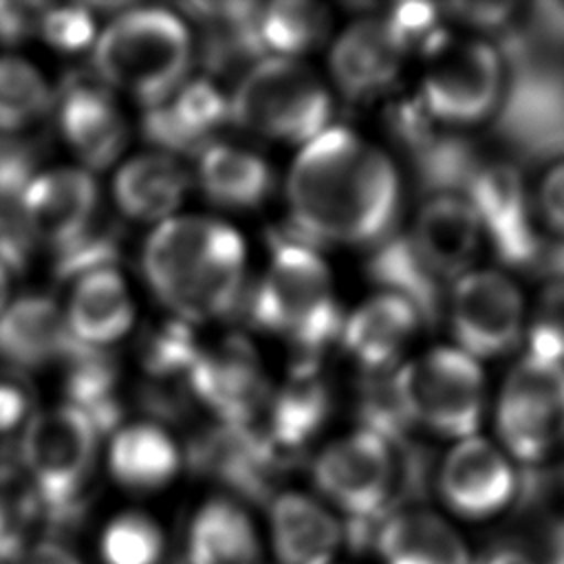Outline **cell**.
Segmentation results:
<instances>
[{
  "instance_id": "1",
  "label": "cell",
  "mask_w": 564,
  "mask_h": 564,
  "mask_svg": "<svg viewBox=\"0 0 564 564\" xmlns=\"http://www.w3.org/2000/svg\"><path fill=\"white\" fill-rule=\"evenodd\" d=\"M289 203V229L311 247L377 245L399 209V176L381 150L346 128H326L295 159Z\"/></svg>"
},
{
  "instance_id": "16",
  "label": "cell",
  "mask_w": 564,
  "mask_h": 564,
  "mask_svg": "<svg viewBox=\"0 0 564 564\" xmlns=\"http://www.w3.org/2000/svg\"><path fill=\"white\" fill-rule=\"evenodd\" d=\"M405 48L383 20L366 18L350 24L330 48V70L350 99H368L388 88Z\"/></svg>"
},
{
  "instance_id": "29",
  "label": "cell",
  "mask_w": 564,
  "mask_h": 564,
  "mask_svg": "<svg viewBox=\"0 0 564 564\" xmlns=\"http://www.w3.org/2000/svg\"><path fill=\"white\" fill-rule=\"evenodd\" d=\"M368 273L375 282L403 300H408L421 317H432L436 311V278L416 256L408 236H386L377 242Z\"/></svg>"
},
{
  "instance_id": "38",
  "label": "cell",
  "mask_w": 564,
  "mask_h": 564,
  "mask_svg": "<svg viewBox=\"0 0 564 564\" xmlns=\"http://www.w3.org/2000/svg\"><path fill=\"white\" fill-rule=\"evenodd\" d=\"M40 33L55 48L75 53L93 42L95 20L86 7H46Z\"/></svg>"
},
{
  "instance_id": "6",
  "label": "cell",
  "mask_w": 564,
  "mask_h": 564,
  "mask_svg": "<svg viewBox=\"0 0 564 564\" xmlns=\"http://www.w3.org/2000/svg\"><path fill=\"white\" fill-rule=\"evenodd\" d=\"M229 110L251 132L306 145L326 130L330 97L306 66L271 57L242 77Z\"/></svg>"
},
{
  "instance_id": "41",
  "label": "cell",
  "mask_w": 564,
  "mask_h": 564,
  "mask_svg": "<svg viewBox=\"0 0 564 564\" xmlns=\"http://www.w3.org/2000/svg\"><path fill=\"white\" fill-rule=\"evenodd\" d=\"M46 4L40 2H0V42L18 44L40 33Z\"/></svg>"
},
{
  "instance_id": "23",
  "label": "cell",
  "mask_w": 564,
  "mask_h": 564,
  "mask_svg": "<svg viewBox=\"0 0 564 564\" xmlns=\"http://www.w3.org/2000/svg\"><path fill=\"white\" fill-rule=\"evenodd\" d=\"M269 425L260 434L284 458L300 449L328 416V388L315 370V361H300L289 383L269 397Z\"/></svg>"
},
{
  "instance_id": "12",
  "label": "cell",
  "mask_w": 564,
  "mask_h": 564,
  "mask_svg": "<svg viewBox=\"0 0 564 564\" xmlns=\"http://www.w3.org/2000/svg\"><path fill=\"white\" fill-rule=\"evenodd\" d=\"M192 392L227 425L251 427V419L269 403V386L256 350L242 337H227L198 352L189 375Z\"/></svg>"
},
{
  "instance_id": "36",
  "label": "cell",
  "mask_w": 564,
  "mask_h": 564,
  "mask_svg": "<svg viewBox=\"0 0 564 564\" xmlns=\"http://www.w3.org/2000/svg\"><path fill=\"white\" fill-rule=\"evenodd\" d=\"M200 348L189 330V322L172 319L152 330L143 339V366L159 379H172L176 375H189Z\"/></svg>"
},
{
  "instance_id": "32",
  "label": "cell",
  "mask_w": 564,
  "mask_h": 564,
  "mask_svg": "<svg viewBox=\"0 0 564 564\" xmlns=\"http://www.w3.org/2000/svg\"><path fill=\"white\" fill-rule=\"evenodd\" d=\"M40 516V498L22 467L0 463V562L24 555Z\"/></svg>"
},
{
  "instance_id": "31",
  "label": "cell",
  "mask_w": 564,
  "mask_h": 564,
  "mask_svg": "<svg viewBox=\"0 0 564 564\" xmlns=\"http://www.w3.org/2000/svg\"><path fill=\"white\" fill-rule=\"evenodd\" d=\"M51 106V90L40 70L22 57H0V134H15L35 123Z\"/></svg>"
},
{
  "instance_id": "28",
  "label": "cell",
  "mask_w": 564,
  "mask_h": 564,
  "mask_svg": "<svg viewBox=\"0 0 564 564\" xmlns=\"http://www.w3.org/2000/svg\"><path fill=\"white\" fill-rule=\"evenodd\" d=\"M198 178L205 194L227 207L262 203L273 183L269 165L258 154L225 143H209L200 152Z\"/></svg>"
},
{
  "instance_id": "7",
  "label": "cell",
  "mask_w": 564,
  "mask_h": 564,
  "mask_svg": "<svg viewBox=\"0 0 564 564\" xmlns=\"http://www.w3.org/2000/svg\"><path fill=\"white\" fill-rule=\"evenodd\" d=\"M394 381L410 421L460 441L478 434L485 416V375L480 361L458 346H438L399 366Z\"/></svg>"
},
{
  "instance_id": "14",
  "label": "cell",
  "mask_w": 564,
  "mask_h": 564,
  "mask_svg": "<svg viewBox=\"0 0 564 564\" xmlns=\"http://www.w3.org/2000/svg\"><path fill=\"white\" fill-rule=\"evenodd\" d=\"M20 214L31 238L57 251L97 218V185L88 172L77 167L48 170L26 185Z\"/></svg>"
},
{
  "instance_id": "30",
  "label": "cell",
  "mask_w": 564,
  "mask_h": 564,
  "mask_svg": "<svg viewBox=\"0 0 564 564\" xmlns=\"http://www.w3.org/2000/svg\"><path fill=\"white\" fill-rule=\"evenodd\" d=\"M328 13L315 2L280 0L260 7L258 33L264 51L289 59L324 42L328 33Z\"/></svg>"
},
{
  "instance_id": "22",
  "label": "cell",
  "mask_w": 564,
  "mask_h": 564,
  "mask_svg": "<svg viewBox=\"0 0 564 564\" xmlns=\"http://www.w3.org/2000/svg\"><path fill=\"white\" fill-rule=\"evenodd\" d=\"M64 315L75 341L104 348L130 330L134 308L123 278L115 269H99L75 280Z\"/></svg>"
},
{
  "instance_id": "27",
  "label": "cell",
  "mask_w": 564,
  "mask_h": 564,
  "mask_svg": "<svg viewBox=\"0 0 564 564\" xmlns=\"http://www.w3.org/2000/svg\"><path fill=\"white\" fill-rule=\"evenodd\" d=\"M66 392L70 405L88 416L99 434L112 432L121 419V405L117 401V361L110 352L95 346H84L73 339L64 355Z\"/></svg>"
},
{
  "instance_id": "10",
  "label": "cell",
  "mask_w": 564,
  "mask_h": 564,
  "mask_svg": "<svg viewBox=\"0 0 564 564\" xmlns=\"http://www.w3.org/2000/svg\"><path fill=\"white\" fill-rule=\"evenodd\" d=\"M449 322L460 350L478 361L500 357L524 337V297L509 275L494 269H471L454 280Z\"/></svg>"
},
{
  "instance_id": "11",
  "label": "cell",
  "mask_w": 564,
  "mask_h": 564,
  "mask_svg": "<svg viewBox=\"0 0 564 564\" xmlns=\"http://www.w3.org/2000/svg\"><path fill=\"white\" fill-rule=\"evenodd\" d=\"M518 489L505 449L478 434L452 445L438 469L443 502L458 516L482 520L509 507Z\"/></svg>"
},
{
  "instance_id": "21",
  "label": "cell",
  "mask_w": 564,
  "mask_h": 564,
  "mask_svg": "<svg viewBox=\"0 0 564 564\" xmlns=\"http://www.w3.org/2000/svg\"><path fill=\"white\" fill-rule=\"evenodd\" d=\"M372 544L383 564H471L463 538L425 509H401L388 516Z\"/></svg>"
},
{
  "instance_id": "20",
  "label": "cell",
  "mask_w": 564,
  "mask_h": 564,
  "mask_svg": "<svg viewBox=\"0 0 564 564\" xmlns=\"http://www.w3.org/2000/svg\"><path fill=\"white\" fill-rule=\"evenodd\" d=\"M269 529L280 564H330L344 540L337 518L317 500L297 491L273 498Z\"/></svg>"
},
{
  "instance_id": "39",
  "label": "cell",
  "mask_w": 564,
  "mask_h": 564,
  "mask_svg": "<svg viewBox=\"0 0 564 564\" xmlns=\"http://www.w3.org/2000/svg\"><path fill=\"white\" fill-rule=\"evenodd\" d=\"M33 154L31 150L11 139H0V205H18L26 185L33 178Z\"/></svg>"
},
{
  "instance_id": "25",
  "label": "cell",
  "mask_w": 564,
  "mask_h": 564,
  "mask_svg": "<svg viewBox=\"0 0 564 564\" xmlns=\"http://www.w3.org/2000/svg\"><path fill=\"white\" fill-rule=\"evenodd\" d=\"M181 467V454L167 432L154 423L119 427L110 441L108 469L132 491L165 487Z\"/></svg>"
},
{
  "instance_id": "15",
  "label": "cell",
  "mask_w": 564,
  "mask_h": 564,
  "mask_svg": "<svg viewBox=\"0 0 564 564\" xmlns=\"http://www.w3.org/2000/svg\"><path fill=\"white\" fill-rule=\"evenodd\" d=\"M59 128L75 154L93 170L110 165L128 141V126L110 93L75 77L62 90Z\"/></svg>"
},
{
  "instance_id": "19",
  "label": "cell",
  "mask_w": 564,
  "mask_h": 564,
  "mask_svg": "<svg viewBox=\"0 0 564 564\" xmlns=\"http://www.w3.org/2000/svg\"><path fill=\"white\" fill-rule=\"evenodd\" d=\"M421 322L419 311L394 293L361 304L344 322V346L368 372L397 370V361Z\"/></svg>"
},
{
  "instance_id": "24",
  "label": "cell",
  "mask_w": 564,
  "mask_h": 564,
  "mask_svg": "<svg viewBox=\"0 0 564 564\" xmlns=\"http://www.w3.org/2000/svg\"><path fill=\"white\" fill-rule=\"evenodd\" d=\"M260 540L249 513L229 498L207 500L187 531V564H258Z\"/></svg>"
},
{
  "instance_id": "43",
  "label": "cell",
  "mask_w": 564,
  "mask_h": 564,
  "mask_svg": "<svg viewBox=\"0 0 564 564\" xmlns=\"http://www.w3.org/2000/svg\"><path fill=\"white\" fill-rule=\"evenodd\" d=\"M20 564H82V560L57 540H40L29 544Z\"/></svg>"
},
{
  "instance_id": "37",
  "label": "cell",
  "mask_w": 564,
  "mask_h": 564,
  "mask_svg": "<svg viewBox=\"0 0 564 564\" xmlns=\"http://www.w3.org/2000/svg\"><path fill=\"white\" fill-rule=\"evenodd\" d=\"M119 253V231L115 225L93 220L73 242L57 249L55 269L62 280H79L99 269H112Z\"/></svg>"
},
{
  "instance_id": "34",
  "label": "cell",
  "mask_w": 564,
  "mask_h": 564,
  "mask_svg": "<svg viewBox=\"0 0 564 564\" xmlns=\"http://www.w3.org/2000/svg\"><path fill=\"white\" fill-rule=\"evenodd\" d=\"M368 375L370 377L364 381L361 397H359V416L366 425L364 430L390 443L403 441L412 421L399 394L394 370L368 372Z\"/></svg>"
},
{
  "instance_id": "13",
  "label": "cell",
  "mask_w": 564,
  "mask_h": 564,
  "mask_svg": "<svg viewBox=\"0 0 564 564\" xmlns=\"http://www.w3.org/2000/svg\"><path fill=\"white\" fill-rule=\"evenodd\" d=\"M408 238L436 280H458L471 271L485 227L469 198L438 192L423 203Z\"/></svg>"
},
{
  "instance_id": "46",
  "label": "cell",
  "mask_w": 564,
  "mask_h": 564,
  "mask_svg": "<svg viewBox=\"0 0 564 564\" xmlns=\"http://www.w3.org/2000/svg\"><path fill=\"white\" fill-rule=\"evenodd\" d=\"M0 564H4V562H0Z\"/></svg>"
},
{
  "instance_id": "9",
  "label": "cell",
  "mask_w": 564,
  "mask_h": 564,
  "mask_svg": "<svg viewBox=\"0 0 564 564\" xmlns=\"http://www.w3.org/2000/svg\"><path fill=\"white\" fill-rule=\"evenodd\" d=\"M494 421L509 458L551 456L564 443V366L527 352L500 386Z\"/></svg>"
},
{
  "instance_id": "44",
  "label": "cell",
  "mask_w": 564,
  "mask_h": 564,
  "mask_svg": "<svg viewBox=\"0 0 564 564\" xmlns=\"http://www.w3.org/2000/svg\"><path fill=\"white\" fill-rule=\"evenodd\" d=\"M480 564H538L520 549H496Z\"/></svg>"
},
{
  "instance_id": "3",
  "label": "cell",
  "mask_w": 564,
  "mask_h": 564,
  "mask_svg": "<svg viewBox=\"0 0 564 564\" xmlns=\"http://www.w3.org/2000/svg\"><path fill=\"white\" fill-rule=\"evenodd\" d=\"M251 319L289 337L304 352V361H315L322 348L341 335L344 317L315 247L289 231L275 236L269 271L251 295Z\"/></svg>"
},
{
  "instance_id": "45",
  "label": "cell",
  "mask_w": 564,
  "mask_h": 564,
  "mask_svg": "<svg viewBox=\"0 0 564 564\" xmlns=\"http://www.w3.org/2000/svg\"><path fill=\"white\" fill-rule=\"evenodd\" d=\"M9 267L0 260V313L9 306V293H11V282H9Z\"/></svg>"
},
{
  "instance_id": "2",
  "label": "cell",
  "mask_w": 564,
  "mask_h": 564,
  "mask_svg": "<svg viewBox=\"0 0 564 564\" xmlns=\"http://www.w3.org/2000/svg\"><path fill=\"white\" fill-rule=\"evenodd\" d=\"M141 267L152 291L178 319L203 322L238 304L245 247L229 225L178 216L163 220L148 238Z\"/></svg>"
},
{
  "instance_id": "5",
  "label": "cell",
  "mask_w": 564,
  "mask_h": 564,
  "mask_svg": "<svg viewBox=\"0 0 564 564\" xmlns=\"http://www.w3.org/2000/svg\"><path fill=\"white\" fill-rule=\"evenodd\" d=\"M97 438L95 425L70 403L37 412L26 421L20 441L22 471L53 524L68 522L82 509Z\"/></svg>"
},
{
  "instance_id": "33",
  "label": "cell",
  "mask_w": 564,
  "mask_h": 564,
  "mask_svg": "<svg viewBox=\"0 0 564 564\" xmlns=\"http://www.w3.org/2000/svg\"><path fill=\"white\" fill-rule=\"evenodd\" d=\"M165 538L161 527L143 511H123L115 516L99 540L104 564H159Z\"/></svg>"
},
{
  "instance_id": "17",
  "label": "cell",
  "mask_w": 564,
  "mask_h": 564,
  "mask_svg": "<svg viewBox=\"0 0 564 564\" xmlns=\"http://www.w3.org/2000/svg\"><path fill=\"white\" fill-rule=\"evenodd\" d=\"M227 117L231 110L220 90L207 79H194L145 110L143 134L170 152H203Z\"/></svg>"
},
{
  "instance_id": "26",
  "label": "cell",
  "mask_w": 564,
  "mask_h": 564,
  "mask_svg": "<svg viewBox=\"0 0 564 564\" xmlns=\"http://www.w3.org/2000/svg\"><path fill=\"white\" fill-rule=\"evenodd\" d=\"M187 189L185 167L167 152L141 154L128 161L115 178V198L123 214L137 220L170 216Z\"/></svg>"
},
{
  "instance_id": "4",
  "label": "cell",
  "mask_w": 564,
  "mask_h": 564,
  "mask_svg": "<svg viewBox=\"0 0 564 564\" xmlns=\"http://www.w3.org/2000/svg\"><path fill=\"white\" fill-rule=\"evenodd\" d=\"M93 53L95 70L108 86L150 108L185 84L192 37L183 20L165 9H130L101 31Z\"/></svg>"
},
{
  "instance_id": "42",
  "label": "cell",
  "mask_w": 564,
  "mask_h": 564,
  "mask_svg": "<svg viewBox=\"0 0 564 564\" xmlns=\"http://www.w3.org/2000/svg\"><path fill=\"white\" fill-rule=\"evenodd\" d=\"M29 388L20 379L18 370L9 368V372L0 375V434L29 421Z\"/></svg>"
},
{
  "instance_id": "35",
  "label": "cell",
  "mask_w": 564,
  "mask_h": 564,
  "mask_svg": "<svg viewBox=\"0 0 564 564\" xmlns=\"http://www.w3.org/2000/svg\"><path fill=\"white\" fill-rule=\"evenodd\" d=\"M529 355L564 366V278L549 280L527 313Z\"/></svg>"
},
{
  "instance_id": "8",
  "label": "cell",
  "mask_w": 564,
  "mask_h": 564,
  "mask_svg": "<svg viewBox=\"0 0 564 564\" xmlns=\"http://www.w3.org/2000/svg\"><path fill=\"white\" fill-rule=\"evenodd\" d=\"M425 53L427 68L419 99L425 115L445 126L485 121L505 88V64L496 46L480 37L449 40L438 33Z\"/></svg>"
},
{
  "instance_id": "40",
  "label": "cell",
  "mask_w": 564,
  "mask_h": 564,
  "mask_svg": "<svg viewBox=\"0 0 564 564\" xmlns=\"http://www.w3.org/2000/svg\"><path fill=\"white\" fill-rule=\"evenodd\" d=\"M538 214L549 231L564 238V161L551 165L538 185Z\"/></svg>"
},
{
  "instance_id": "18",
  "label": "cell",
  "mask_w": 564,
  "mask_h": 564,
  "mask_svg": "<svg viewBox=\"0 0 564 564\" xmlns=\"http://www.w3.org/2000/svg\"><path fill=\"white\" fill-rule=\"evenodd\" d=\"M73 344L66 315L44 295L11 300L0 313V359L11 370H31L64 359Z\"/></svg>"
}]
</instances>
